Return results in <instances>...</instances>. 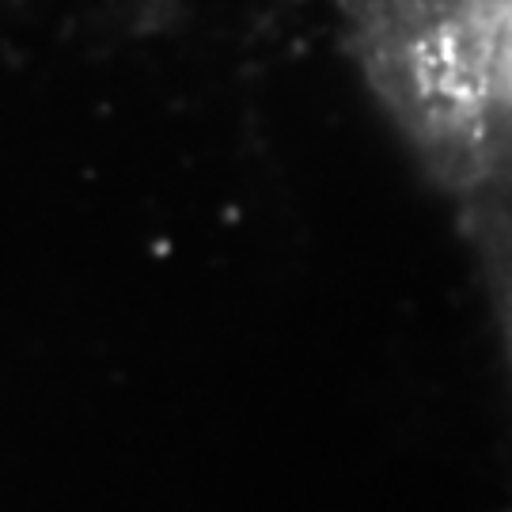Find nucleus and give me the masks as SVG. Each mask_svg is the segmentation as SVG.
<instances>
[{"label":"nucleus","instance_id":"obj_2","mask_svg":"<svg viewBox=\"0 0 512 512\" xmlns=\"http://www.w3.org/2000/svg\"><path fill=\"white\" fill-rule=\"evenodd\" d=\"M459 220H463V232L478 255L482 285H486L497 330H501V342H505L512 365V186L463 202Z\"/></svg>","mask_w":512,"mask_h":512},{"label":"nucleus","instance_id":"obj_1","mask_svg":"<svg viewBox=\"0 0 512 512\" xmlns=\"http://www.w3.org/2000/svg\"><path fill=\"white\" fill-rule=\"evenodd\" d=\"M346 50L456 205L512 186V0H342Z\"/></svg>","mask_w":512,"mask_h":512}]
</instances>
